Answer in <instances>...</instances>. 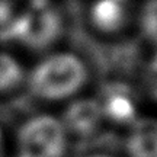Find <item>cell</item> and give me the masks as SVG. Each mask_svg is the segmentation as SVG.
<instances>
[{
    "instance_id": "obj_1",
    "label": "cell",
    "mask_w": 157,
    "mask_h": 157,
    "mask_svg": "<svg viewBox=\"0 0 157 157\" xmlns=\"http://www.w3.org/2000/svg\"><path fill=\"white\" fill-rule=\"evenodd\" d=\"M87 78V70L78 57L54 54L34 68L29 77L31 92L47 101H61L76 95Z\"/></svg>"
},
{
    "instance_id": "obj_2",
    "label": "cell",
    "mask_w": 157,
    "mask_h": 157,
    "mask_svg": "<svg viewBox=\"0 0 157 157\" xmlns=\"http://www.w3.org/2000/svg\"><path fill=\"white\" fill-rule=\"evenodd\" d=\"M66 144L64 125L50 115L31 118L19 131L21 157H63Z\"/></svg>"
},
{
    "instance_id": "obj_3",
    "label": "cell",
    "mask_w": 157,
    "mask_h": 157,
    "mask_svg": "<svg viewBox=\"0 0 157 157\" xmlns=\"http://www.w3.org/2000/svg\"><path fill=\"white\" fill-rule=\"evenodd\" d=\"M60 29V19L57 13L42 6L13 21L9 38H17L29 47L42 48L54 42Z\"/></svg>"
},
{
    "instance_id": "obj_4",
    "label": "cell",
    "mask_w": 157,
    "mask_h": 157,
    "mask_svg": "<svg viewBox=\"0 0 157 157\" xmlns=\"http://www.w3.org/2000/svg\"><path fill=\"white\" fill-rule=\"evenodd\" d=\"M129 16L128 0H98L90 10L92 23L106 34L121 31L128 23Z\"/></svg>"
},
{
    "instance_id": "obj_5",
    "label": "cell",
    "mask_w": 157,
    "mask_h": 157,
    "mask_svg": "<svg viewBox=\"0 0 157 157\" xmlns=\"http://www.w3.org/2000/svg\"><path fill=\"white\" fill-rule=\"evenodd\" d=\"M131 157H157V121L141 119L134 125L128 138Z\"/></svg>"
},
{
    "instance_id": "obj_6",
    "label": "cell",
    "mask_w": 157,
    "mask_h": 157,
    "mask_svg": "<svg viewBox=\"0 0 157 157\" xmlns=\"http://www.w3.org/2000/svg\"><path fill=\"white\" fill-rule=\"evenodd\" d=\"M102 113V108L96 102H78L70 108L67 115L68 127L77 132H89L93 129Z\"/></svg>"
},
{
    "instance_id": "obj_7",
    "label": "cell",
    "mask_w": 157,
    "mask_h": 157,
    "mask_svg": "<svg viewBox=\"0 0 157 157\" xmlns=\"http://www.w3.org/2000/svg\"><path fill=\"white\" fill-rule=\"evenodd\" d=\"M23 78V70L19 63L7 54H0V92L15 89Z\"/></svg>"
},
{
    "instance_id": "obj_8",
    "label": "cell",
    "mask_w": 157,
    "mask_h": 157,
    "mask_svg": "<svg viewBox=\"0 0 157 157\" xmlns=\"http://www.w3.org/2000/svg\"><path fill=\"white\" fill-rule=\"evenodd\" d=\"M108 113L115 119H127L132 115V108L125 96H112L108 101Z\"/></svg>"
},
{
    "instance_id": "obj_9",
    "label": "cell",
    "mask_w": 157,
    "mask_h": 157,
    "mask_svg": "<svg viewBox=\"0 0 157 157\" xmlns=\"http://www.w3.org/2000/svg\"><path fill=\"white\" fill-rule=\"evenodd\" d=\"M144 29L151 38L157 39V0L147 6L143 17Z\"/></svg>"
},
{
    "instance_id": "obj_10",
    "label": "cell",
    "mask_w": 157,
    "mask_h": 157,
    "mask_svg": "<svg viewBox=\"0 0 157 157\" xmlns=\"http://www.w3.org/2000/svg\"><path fill=\"white\" fill-rule=\"evenodd\" d=\"M148 84H150V90H151V93L157 99V57H156V60L151 63V67H150Z\"/></svg>"
},
{
    "instance_id": "obj_11",
    "label": "cell",
    "mask_w": 157,
    "mask_h": 157,
    "mask_svg": "<svg viewBox=\"0 0 157 157\" xmlns=\"http://www.w3.org/2000/svg\"><path fill=\"white\" fill-rule=\"evenodd\" d=\"M9 2H10V0H0V7H2V6H6V5H10Z\"/></svg>"
},
{
    "instance_id": "obj_12",
    "label": "cell",
    "mask_w": 157,
    "mask_h": 157,
    "mask_svg": "<svg viewBox=\"0 0 157 157\" xmlns=\"http://www.w3.org/2000/svg\"><path fill=\"white\" fill-rule=\"evenodd\" d=\"M90 157H109V156H90Z\"/></svg>"
}]
</instances>
